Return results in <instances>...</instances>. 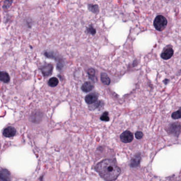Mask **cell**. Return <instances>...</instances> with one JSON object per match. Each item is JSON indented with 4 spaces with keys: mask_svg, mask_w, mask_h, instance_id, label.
Masks as SVG:
<instances>
[{
    "mask_svg": "<svg viewBox=\"0 0 181 181\" xmlns=\"http://www.w3.org/2000/svg\"><path fill=\"white\" fill-rule=\"evenodd\" d=\"M59 80L56 77H53L49 80L48 84L51 87H55L59 84Z\"/></svg>",
    "mask_w": 181,
    "mask_h": 181,
    "instance_id": "cell-15",
    "label": "cell"
},
{
    "mask_svg": "<svg viewBox=\"0 0 181 181\" xmlns=\"http://www.w3.org/2000/svg\"><path fill=\"white\" fill-rule=\"evenodd\" d=\"M98 99V96L95 93H90L85 97V101L86 103L92 104L96 102Z\"/></svg>",
    "mask_w": 181,
    "mask_h": 181,
    "instance_id": "cell-8",
    "label": "cell"
},
{
    "mask_svg": "<svg viewBox=\"0 0 181 181\" xmlns=\"http://www.w3.org/2000/svg\"><path fill=\"white\" fill-rule=\"evenodd\" d=\"M16 132H17L16 129L14 127H8L3 131V135L5 137L11 138V137H13L15 136Z\"/></svg>",
    "mask_w": 181,
    "mask_h": 181,
    "instance_id": "cell-6",
    "label": "cell"
},
{
    "mask_svg": "<svg viewBox=\"0 0 181 181\" xmlns=\"http://www.w3.org/2000/svg\"><path fill=\"white\" fill-rule=\"evenodd\" d=\"M100 120L104 121H108L110 120V118L108 117V113L107 112H105L100 117Z\"/></svg>",
    "mask_w": 181,
    "mask_h": 181,
    "instance_id": "cell-17",
    "label": "cell"
},
{
    "mask_svg": "<svg viewBox=\"0 0 181 181\" xmlns=\"http://www.w3.org/2000/svg\"><path fill=\"white\" fill-rule=\"evenodd\" d=\"M140 159L141 157L140 155H139L138 154L135 155L131 161V163H130L131 166L133 167H135L139 166L140 163Z\"/></svg>",
    "mask_w": 181,
    "mask_h": 181,
    "instance_id": "cell-11",
    "label": "cell"
},
{
    "mask_svg": "<svg viewBox=\"0 0 181 181\" xmlns=\"http://www.w3.org/2000/svg\"><path fill=\"white\" fill-rule=\"evenodd\" d=\"M0 80L4 83H8L10 81V76L7 72L2 71L0 73Z\"/></svg>",
    "mask_w": 181,
    "mask_h": 181,
    "instance_id": "cell-12",
    "label": "cell"
},
{
    "mask_svg": "<svg viewBox=\"0 0 181 181\" xmlns=\"http://www.w3.org/2000/svg\"><path fill=\"white\" fill-rule=\"evenodd\" d=\"M88 10L92 13H97L100 11V9L98 5L96 4H88Z\"/></svg>",
    "mask_w": 181,
    "mask_h": 181,
    "instance_id": "cell-14",
    "label": "cell"
},
{
    "mask_svg": "<svg viewBox=\"0 0 181 181\" xmlns=\"http://www.w3.org/2000/svg\"><path fill=\"white\" fill-rule=\"evenodd\" d=\"M95 169L106 181H114L121 173V169L115 161L108 159L100 161Z\"/></svg>",
    "mask_w": 181,
    "mask_h": 181,
    "instance_id": "cell-1",
    "label": "cell"
},
{
    "mask_svg": "<svg viewBox=\"0 0 181 181\" xmlns=\"http://www.w3.org/2000/svg\"><path fill=\"white\" fill-rule=\"evenodd\" d=\"M174 51L172 47L171 46H168L164 49L162 53L161 54V58L165 59L167 60L169 59L173 55Z\"/></svg>",
    "mask_w": 181,
    "mask_h": 181,
    "instance_id": "cell-3",
    "label": "cell"
},
{
    "mask_svg": "<svg viewBox=\"0 0 181 181\" xmlns=\"http://www.w3.org/2000/svg\"><path fill=\"white\" fill-rule=\"evenodd\" d=\"M135 137L136 138L138 139H141L143 137V134L141 131H137L135 134Z\"/></svg>",
    "mask_w": 181,
    "mask_h": 181,
    "instance_id": "cell-20",
    "label": "cell"
},
{
    "mask_svg": "<svg viewBox=\"0 0 181 181\" xmlns=\"http://www.w3.org/2000/svg\"><path fill=\"white\" fill-rule=\"evenodd\" d=\"M100 79H101L102 82L105 85H110V80L106 74L104 73H102L100 75Z\"/></svg>",
    "mask_w": 181,
    "mask_h": 181,
    "instance_id": "cell-13",
    "label": "cell"
},
{
    "mask_svg": "<svg viewBox=\"0 0 181 181\" xmlns=\"http://www.w3.org/2000/svg\"><path fill=\"white\" fill-rule=\"evenodd\" d=\"M88 74L90 76H94V74H95V70L93 68H90L89 70H88Z\"/></svg>",
    "mask_w": 181,
    "mask_h": 181,
    "instance_id": "cell-21",
    "label": "cell"
},
{
    "mask_svg": "<svg viewBox=\"0 0 181 181\" xmlns=\"http://www.w3.org/2000/svg\"><path fill=\"white\" fill-rule=\"evenodd\" d=\"M94 88L93 83L90 82H86L82 85L81 90L84 92H89L92 90Z\"/></svg>",
    "mask_w": 181,
    "mask_h": 181,
    "instance_id": "cell-10",
    "label": "cell"
},
{
    "mask_svg": "<svg viewBox=\"0 0 181 181\" xmlns=\"http://www.w3.org/2000/svg\"><path fill=\"white\" fill-rule=\"evenodd\" d=\"M12 3V0H5L4 2L3 8L4 9H8L11 5V4Z\"/></svg>",
    "mask_w": 181,
    "mask_h": 181,
    "instance_id": "cell-18",
    "label": "cell"
},
{
    "mask_svg": "<svg viewBox=\"0 0 181 181\" xmlns=\"http://www.w3.org/2000/svg\"><path fill=\"white\" fill-rule=\"evenodd\" d=\"M87 31L92 35H94L96 33V30L92 25H90L87 28Z\"/></svg>",
    "mask_w": 181,
    "mask_h": 181,
    "instance_id": "cell-19",
    "label": "cell"
},
{
    "mask_svg": "<svg viewBox=\"0 0 181 181\" xmlns=\"http://www.w3.org/2000/svg\"><path fill=\"white\" fill-rule=\"evenodd\" d=\"M172 118L173 119H179L181 118V108L179 110L172 113Z\"/></svg>",
    "mask_w": 181,
    "mask_h": 181,
    "instance_id": "cell-16",
    "label": "cell"
},
{
    "mask_svg": "<svg viewBox=\"0 0 181 181\" xmlns=\"http://www.w3.org/2000/svg\"><path fill=\"white\" fill-rule=\"evenodd\" d=\"M53 66L52 64H46L43 66L41 68V71L45 76H49L51 74Z\"/></svg>",
    "mask_w": 181,
    "mask_h": 181,
    "instance_id": "cell-7",
    "label": "cell"
},
{
    "mask_svg": "<svg viewBox=\"0 0 181 181\" xmlns=\"http://www.w3.org/2000/svg\"><path fill=\"white\" fill-rule=\"evenodd\" d=\"M1 181H11L10 173L6 169H2L1 171Z\"/></svg>",
    "mask_w": 181,
    "mask_h": 181,
    "instance_id": "cell-9",
    "label": "cell"
},
{
    "mask_svg": "<svg viewBox=\"0 0 181 181\" xmlns=\"http://www.w3.org/2000/svg\"><path fill=\"white\" fill-rule=\"evenodd\" d=\"M168 131L175 136L179 135L181 131V124L176 122L171 124L168 128Z\"/></svg>",
    "mask_w": 181,
    "mask_h": 181,
    "instance_id": "cell-5",
    "label": "cell"
},
{
    "mask_svg": "<svg viewBox=\"0 0 181 181\" xmlns=\"http://www.w3.org/2000/svg\"><path fill=\"white\" fill-rule=\"evenodd\" d=\"M120 139L124 143H129L133 140V135L129 131H125L121 135Z\"/></svg>",
    "mask_w": 181,
    "mask_h": 181,
    "instance_id": "cell-4",
    "label": "cell"
},
{
    "mask_svg": "<svg viewBox=\"0 0 181 181\" xmlns=\"http://www.w3.org/2000/svg\"><path fill=\"white\" fill-rule=\"evenodd\" d=\"M167 25V20L163 15H158L155 19L153 25L156 30L161 31L164 30Z\"/></svg>",
    "mask_w": 181,
    "mask_h": 181,
    "instance_id": "cell-2",
    "label": "cell"
}]
</instances>
